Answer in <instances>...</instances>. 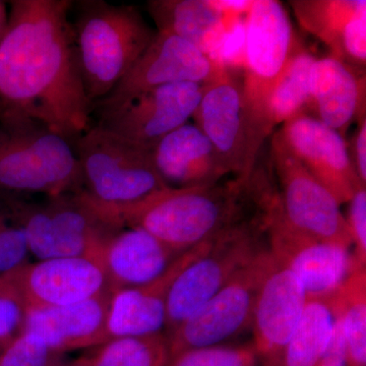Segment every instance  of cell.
Listing matches in <instances>:
<instances>
[{"label":"cell","mask_w":366,"mask_h":366,"mask_svg":"<svg viewBox=\"0 0 366 366\" xmlns=\"http://www.w3.org/2000/svg\"><path fill=\"white\" fill-rule=\"evenodd\" d=\"M202 85L172 84L141 94L127 103L98 113L99 124L149 152L171 132L187 124L202 97Z\"/></svg>","instance_id":"obj_13"},{"label":"cell","mask_w":366,"mask_h":366,"mask_svg":"<svg viewBox=\"0 0 366 366\" xmlns=\"http://www.w3.org/2000/svg\"><path fill=\"white\" fill-rule=\"evenodd\" d=\"M296 20L329 48L330 56L365 71V0H292Z\"/></svg>","instance_id":"obj_19"},{"label":"cell","mask_w":366,"mask_h":366,"mask_svg":"<svg viewBox=\"0 0 366 366\" xmlns=\"http://www.w3.org/2000/svg\"><path fill=\"white\" fill-rule=\"evenodd\" d=\"M110 295L112 291H106L74 305L26 310L23 332L64 354L104 344Z\"/></svg>","instance_id":"obj_21"},{"label":"cell","mask_w":366,"mask_h":366,"mask_svg":"<svg viewBox=\"0 0 366 366\" xmlns=\"http://www.w3.org/2000/svg\"><path fill=\"white\" fill-rule=\"evenodd\" d=\"M166 366H259L252 342L183 351Z\"/></svg>","instance_id":"obj_29"},{"label":"cell","mask_w":366,"mask_h":366,"mask_svg":"<svg viewBox=\"0 0 366 366\" xmlns=\"http://www.w3.org/2000/svg\"><path fill=\"white\" fill-rule=\"evenodd\" d=\"M315 59L301 44L291 55L272 94L269 103L272 129L297 115L307 114Z\"/></svg>","instance_id":"obj_28"},{"label":"cell","mask_w":366,"mask_h":366,"mask_svg":"<svg viewBox=\"0 0 366 366\" xmlns=\"http://www.w3.org/2000/svg\"><path fill=\"white\" fill-rule=\"evenodd\" d=\"M156 171L170 189L215 184L227 177L213 144L194 124L171 132L151 151Z\"/></svg>","instance_id":"obj_20"},{"label":"cell","mask_w":366,"mask_h":366,"mask_svg":"<svg viewBox=\"0 0 366 366\" xmlns=\"http://www.w3.org/2000/svg\"><path fill=\"white\" fill-rule=\"evenodd\" d=\"M334 307V303H333ZM335 322L331 339L317 366H347L345 344H344L343 332L341 320L334 307Z\"/></svg>","instance_id":"obj_35"},{"label":"cell","mask_w":366,"mask_h":366,"mask_svg":"<svg viewBox=\"0 0 366 366\" xmlns=\"http://www.w3.org/2000/svg\"><path fill=\"white\" fill-rule=\"evenodd\" d=\"M2 278L16 289L26 310L64 307L112 291L101 259L93 257L26 262Z\"/></svg>","instance_id":"obj_14"},{"label":"cell","mask_w":366,"mask_h":366,"mask_svg":"<svg viewBox=\"0 0 366 366\" xmlns=\"http://www.w3.org/2000/svg\"><path fill=\"white\" fill-rule=\"evenodd\" d=\"M273 264L268 247L166 337L169 360L183 351L223 345L252 327L259 291Z\"/></svg>","instance_id":"obj_9"},{"label":"cell","mask_w":366,"mask_h":366,"mask_svg":"<svg viewBox=\"0 0 366 366\" xmlns=\"http://www.w3.org/2000/svg\"><path fill=\"white\" fill-rule=\"evenodd\" d=\"M341 320L347 366H366V267H356L333 295Z\"/></svg>","instance_id":"obj_27"},{"label":"cell","mask_w":366,"mask_h":366,"mask_svg":"<svg viewBox=\"0 0 366 366\" xmlns=\"http://www.w3.org/2000/svg\"><path fill=\"white\" fill-rule=\"evenodd\" d=\"M26 312L16 289L0 278V351L23 332Z\"/></svg>","instance_id":"obj_31"},{"label":"cell","mask_w":366,"mask_h":366,"mask_svg":"<svg viewBox=\"0 0 366 366\" xmlns=\"http://www.w3.org/2000/svg\"><path fill=\"white\" fill-rule=\"evenodd\" d=\"M307 300L297 277L274 259L252 317V345L259 365L281 366L284 351L302 319Z\"/></svg>","instance_id":"obj_17"},{"label":"cell","mask_w":366,"mask_h":366,"mask_svg":"<svg viewBox=\"0 0 366 366\" xmlns=\"http://www.w3.org/2000/svg\"><path fill=\"white\" fill-rule=\"evenodd\" d=\"M66 360V354L29 332H21L0 351V366H62Z\"/></svg>","instance_id":"obj_30"},{"label":"cell","mask_w":366,"mask_h":366,"mask_svg":"<svg viewBox=\"0 0 366 366\" xmlns=\"http://www.w3.org/2000/svg\"><path fill=\"white\" fill-rule=\"evenodd\" d=\"M227 28L222 40L211 59L216 64L226 69H235L243 66L244 61L245 40V18L242 16H228Z\"/></svg>","instance_id":"obj_33"},{"label":"cell","mask_w":366,"mask_h":366,"mask_svg":"<svg viewBox=\"0 0 366 366\" xmlns=\"http://www.w3.org/2000/svg\"><path fill=\"white\" fill-rule=\"evenodd\" d=\"M334 322L333 295L310 298L281 366H317L331 339Z\"/></svg>","instance_id":"obj_25"},{"label":"cell","mask_w":366,"mask_h":366,"mask_svg":"<svg viewBox=\"0 0 366 366\" xmlns=\"http://www.w3.org/2000/svg\"><path fill=\"white\" fill-rule=\"evenodd\" d=\"M71 1L11 2L0 42V110L20 113L74 143L91 127Z\"/></svg>","instance_id":"obj_1"},{"label":"cell","mask_w":366,"mask_h":366,"mask_svg":"<svg viewBox=\"0 0 366 366\" xmlns=\"http://www.w3.org/2000/svg\"><path fill=\"white\" fill-rule=\"evenodd\" d=\"M269 183V173L257 164L247 177L207 187H166L119 208L98 206L119 227L143 229L170 249L184 252L255 213Z\"/></svg>","instance_id":"obj_2"},{"label":"cell","mask_w":366,"mask_h":366,"mask_svg":"<svg viewBox=\"0 0 366 366\" xmlns=\"http://www.w3.org/2000/svg\"><path fill=\"white\" fill-rule=\"evenodd\" d=\"M212 6L228 16L247 14L254 0H209Z\"/></svg>","instance_id":"obj_37"},{"label":"cell","mask_w":366,"mask_h":366,"mask_svg":"<svg viewBox=\"0 0 366 366\" xmlns=\"http://www.w3.org/2000/svg\"><path fill=\"white\" fill-rule=\"evenodd\" d=\"M271 196L252 215L213 238L208 249L178 274L167 296L166 337L268 249L266 213Z\"/></svg>","instance_id":"obj_6"},{"label":"cell","mask_w":366,"mask_h":366,"mask_svg":"<svg viewBox=\"0 0 366 366\" xmlns=\"http://www.w3.org/2000/svg\"><path fill=\"white\" fill-rule=\"evenodd\" d=\"M182 254L143 229L124 227L105 242L100 259L113 291L157 280Z\"/></svg>","instance_id":"obj_23"},{"label":"cell","mask_w":366,"mask_h":366,"mask_svg":"<svg viewBox=\"0 0 366 366\" xmlns=\"http://www.w3.org/2000/svg\"><path fill=\"white\" fill-rule=\"evenodd\" d=\"M202 89L201 100L192 117L194 124L213 144L228 174L247 177L257 164L250 158L242 81L225 67Z\"/></svg>","instance_id":"obj_15"},{"label":"cell","mask_w":366,"mask_h":366,"mask_svg":"<svg viewBox=\"0 0 366 366\" xmlns=\"http://www.w3.org/2000/svg\"><path fill=\"white\" fill-rule=\"evenodd\" d=\"M278 132L289 151L340 206L366 187L354 168L345 137L317 118L297 115Z\"/></svg>","instance_id":"obj_16"},{"label":"cell","mask_w":366,"mask_h":366,"mask_svg":"<svg viewBox=\"0 0 366 366\" xmlns=\"http://www.w3.org/2000/svg\"><path fill=\"white\" fill-rule=\"evenodd\" d=\"M266 226L269 252L297 277L308 300L335 295L353 269L362 267L351 250L293 227L282 212L278 189L267 206Z\"/></svg>","instance_id":"obj_10"},{"label":"cell","mask_w":366,"mask_h":366,"mask_svg":"<svg viewBox=\"0 0 366 366\" xmlns=\"http://www.w3.org/2000/svg\"><path fill=\"white\" fill-rule=\"evenodd\" d=\"M147 6L158 32L172 34L192 43L209 59L227 28L228 16L209 0H153Z\"/></svg>","instance_id":"obj_24"},{"label":"cell","mask_w":366,"mask_h":366,"mask_svg":"<svg viewBox=\"0 0 366 366\" xmlns=\"http://www.w3.org/2000/svg\"><path fill=\"white\" fill-rule=\"evenodd\" d=\"M86 95L92 107L131 71L155 37L137 7L81 1L72 24Z\"/></svg>","instance_id":"obj_3"},{"label":"cell","mask_w":366,"mask_h":366,"mask_svg":"<svg viewBox=\"0 0 366 366\" xmlns=\"http://www.w3.org/2000/svg\"><path fill=\"white\" fill-rule=\"evenodd\" d=\"M29 252L25 233L18 223L0 215V278L26 264Z\"/></svg>","instance_id":"obj_32"},{"label":"cell","mask_w":366,"mask_h":366,"mask_svg":"<svg viewBox=\"0 0 366 366\" xmlns=\"http://www.w3.org/2000/svg\"><path fill=\"white\" fill-rule=\"evenodd\" d=\"M365 71L332 56L315 59L307 114L345 137L354 122L365 117Z\"/></svg>","instance_id":"obj_22"},{"label":"cell","mask_w":366,"mask_h":366,"mask_svg":"<svg viewBox=\"0 0 366 366\" xmlns=\"http://www.w3.org/2000/svg\"><path fill=\"white\" fill-rule=\"evenodd\" d=\"M211 240L183 252L157 280L139 287L112 291L106 317L105 343L164 334L171 285L185 267L208 249Z\"/></svg>","instance_id":"obj_18"},{"label":"cell","mask_w":366,"mask_h":366,"mask_svg":"<svg viewBox=\"0 0 366 366\" xmlns=\"http://www.w3.org/2000/svg\"><path fill=\"white\" fill-rule=\"evenodd\" d=\"M271 163L286 220L308 235L351 250L352 239L340 204L289 151L278 131L272 134Z\"/></svg>","instance_id":"obj_11"},{"label":"cell","mask_w":366,"mask_h":366,"mask_svg":"<svg viewBox=\"0 0 366 366\" xmlns=\"http://www.w3.org/2000/svg\"><path fill=\"white\" fill-rule=\"evenodd\" d=\"M245 31L242 98L250 158L257 164L262 144L274 132L269 124L272 94L300 43L287 11L276 0H254L245 16Z\"/></svg>","instance_id":"obj_5"},{"label":"cell","mask_w":366,"mask_h":366,"mask_svg":"<svg viewBox=\"0 0 366 366\" xmlns=\"http://www.w3.org/2000/svg\"><path fill=\"white\" fill-rule=\"evenodd\" d=\"M7 24H9V14H7L6 6L4 2L0 1V42L6 34Z\"/></svg>","instance_id":"obj_38"},{"label":"cell","mask_w":366,"mask_h":366,"mask_svg":"<svg viewBox=\"0 0 366 366\" xmlns=\"http://www.w3.org/2000/svg\"><path fill=\"white\" fill-rule=\"evenodd\" d=\"M357 122L349 153L360 182L366 185V117H361Z\"/></svg>","instance_id":"obj_36"},{"label":"cell","mask_w":366,"mask_h":366,"mask_svg":"<svg viewBox=\"0 0 366 366\" xmlns=\"http://www.w3.org/2000/svg\"><path fill=\"white\" fill-rule=\"evenodd\" d=\"M348 215L345 217L356 262L366 267V187H360L349 201Z\"/></svg>","instance_id":"obj_34"},{"label":"cell","mask_w":366,"mask_h":366,"mask_svg":"<svg viewBox=\"0 0 366 366\" xmlns=\"http://www.w3.org/2000/svg\"><path fill=\"white\" fill-rule=\"evenodd\" d=\"M81 189L71 142L39 120L0 110V189L53 197Z\"/></svg>","instance_id":"obj_4"},{"label":"cell","mask_w":366,"mask_h":366,"mask_svg":"<svg viewBox=\"0 0 366 366\" xmlns=\"http://www.w3.org/2000/svg\"><path fill=\"white\" fill-rule=\"evenodd\" d=\"M72 146L81 171V190L99 206H129L167 187L154 167L151 152L100 125H91Z\"/></svg>","instance_id":"obj_7"},{"label":"cell","mask_w":366,"mask_h":366,"mask_svg":"<svg viewBox=\"0 0 366 366\" xmlns=\"http://www.w3.org/2000/svg\"><path fill=\"white\" fill-rule=\"evenodd\" d=\"M16 222L25 233L29 252L38 261L56 257L100 259L105 242L122 229L81 189L48 197L45 204L16 203Z\"/></svg>","instance_id":"obj_8"},{"label":"cell","mask_w":366,"mask_h":366,"mask_svg":"<svg viewBox=\"0 0 366 366\" xmlns=\"http://www.w3.org/2000/svg\"><path fill=\"white\" fill-rule=\"evenodd\" d=\"M169 346L165 334L124 338L93 347L62 366H166Z\"/></svg>","instance_id":"obj_26"},{"label":"cell","mask_w":366,"mask_h":366,"mask_svg":"<svg viewBox=\"0 0 366 366\" xmlns=\"http://www.w3.org/2000/svg\"><path fill=\"white\" fill-rule=\"evenodd\" d=\"M225 69L196 46L166 32H156L127 76L104 99L94 105L102 113L160 86L179 83L204 85Z\"/></svg>","instance_id":"obj_12"}]
</instances>
